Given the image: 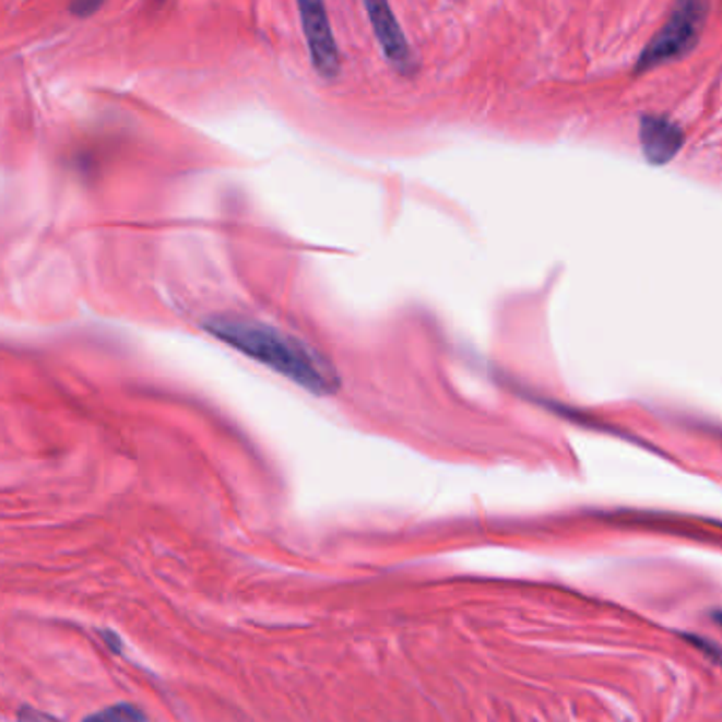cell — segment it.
<instances>
[{"label": "cell", "mask_w": 722, "mask_h": 722, "mask_svg": "<svg viewBox=\"0 0 722 722\" xmlns=\"http://www.w3.org/2000/svg\"><path fill=\"white\" fill-rule=\"evenodd\" d=\"M208 333L244 356L274 369L275 374L306 388L311 394L329 396L342 386L333 365L311 345L259 320L212 318L204 322Z\"/></svg>", "instance_id": "1"}, {"label": "cell", "mask_w": 722, "mask_h": 722, "mask_svg": "<svg viewBox=\"0 0 722 722\" xmlns=\"http://www.w3.org/2000/svg\"><path fill=\"white\" fill-rule=\"evenodd\" d=\"M708 13V0H678L672 20L654 38L653 45L644 51L640 69L656 67L661 62L674 60L697 43Z\"/></svg>", "instance_id": "2"}, {"label": "cell", "mask_w": 722, "mask_h": 722, "mask_svg": "<svg viewBox=\"0 0 722 722\" xmlns=\"http://www.w3.org/2000/svg\"><path fill=\"white\" fill-rule=\"evenodd\" d=\"M304 35L308 40L311 64L320 76L333 79L340 72V56L324 9V0H297Z\"/></svg>", "instance_id": "3"}, {"label": "cell", "mask_w": 722, "mask_h": 722, "mask_svg": "<svg viewBox=\"0 0 722 722\" xmlns=\"http://www.w3.org/2000/svg\"><path fill=\"white\" fill-rule=\"evenodd\" d=\"M369 17H371V26L376 31L379 45L388 58V62H392L401 72H407L412 69V49L403 36V31L388 4V0H363Z\"/></svg>", "instance_id": "4"}, {"label": "cell", "mask_w": 722, "mask_h": 722, "mask_svg": "<svg viewBox=\"0 0 722 722\" xmlns=\"http://www.w3.org/2000/svg\"><path fill=\"white\" fill-rule=\"evenodd\" d=\"M680 144H683V134L672 121L659 119V117L644 119V123H642V146H644V153L651 162L663 164V162L672 159L674 153L680 149Z\"/></svg>", "instance_id": "5"}, {"label": "cell", "mask_w": 722, "mask_h": 722, "mask_svg": "<svg viewBox=\"0 0 722 722\" xmlns=\"http://www.w3.org/2000/svg\"><path fill=\"white\" fill-rule=\"evenodd\" d=\"M92 719H98V721H142L144 714L138 712L137 708H132V706H113L104 712L94 714Z\"/></svg>", "instance_id": "6"}, {"label": "cell", "mask_w": 722, "mask_h": 722, "mask_svg": "<svg viewBox=\"0 0 722 722\" xmlns=\"http://www.w3.org/2000/svg\"><path fill=\"white\" fill-rule=\"evenodd\" d=\"M103 2L104 0H74L72 2V11L76 15H87V13H94Z\"/></svg>", "instance_id": "7"}, {"label": "cell", "mask_w": 722, "mask_h": 722, "mask_svg": "<svg viewBox=\"0 0 722 722\" xmlns=\"http://www.w3.org/2000/svg\"><path fill=\"white\" fill-rule=\"evenodd\" d=\"M717 619H719V625H722V613L721 615H717Z\"/></svg>", "instance_id": "8"}]
</instances>
